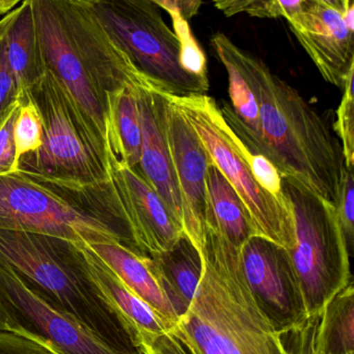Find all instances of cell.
<instances>
[{
    "instance_id": "17",
    "label": "cell",
    "mask_w": 354,
    "mask_h": 354,
    "mask_svg": "<svg viewBox=\"0 0 354 354\" xmlns=\"http://www.w3.org/2000/svg\"><path fill=\"white\" fill-rule=\"evenodd\" d=\"M6 50L17 97L22 99L46 68L28 0H22L8 12Z\"/></svg>"
},
{
    "instance_id": "20",
    "label": "cell",
    "mask_w": 354,
    "mask_h": 354,
    "mask_svg": "<svg viewBox=\"0 0 354 354\" xmlns=\"http://www.w3.org/2000/svg\"><path fill=\"white\" fill-rule=\"evenodd\" d=\"M206 196L205 221H212L230 243L241 248L257 235L240 196L213 163L208 167Z\"/></svg>"
},
{
    "instance_id": "13",
    "label": "cell",
    "mask_w": 354,
    "mask_h": 354,
    "mask_svg": "<svg viewBox=\"0 0 354 354\" xmlns=\"http://www.w3.org/2000/svg\"><path fill=\"white\" fill-rule=\"evenodd\" d=\"M168 97L166 120L183 206V230L201 253L206 214V179L211 158L195 131Z\"/></svg>"
},
{
    "instance_id": "29",
    "label": "cell",
    "mask_w": 354,
    "mask_h": 354,
    "mask_svg": "<svg viewBox=\"0 0 354 354\" xmlns=\"http://www.w3.org/2000/svg\"><path fill=\"white\" fill-rule=\"evenodd\" d=\"M0 354H60L51 346L33 337L10 330H0Z\"/></svg>"
},
{
    "instance_id": "24",
    "label": "cell",
    "mask_w": 354,
    "mask_h": 354,
    "mask_svg": "<svg viewBox=\"0 0 354 354\" xmlns=\"http://www.w3.org/2000/svg\"><path fill=\"white\" fill-rule=\"evenodd\" d=\"M43 120L31 99L30 93L21 99L20 107L14 124V140L17 160L37 151L43 143Z\"/></svg>"
},
{
    "instance_id": "14",
    "label": "cell",
    "mask_w": 354,
    "mask_h": 354,
    "mask_svg": "<svg viewBox=\"0 0 354 354\" xmlns=\"http://www.w3.org/2000/svg\"><path fill=\"white\" fill-rule=\"evenodd\" d=\"M288 22L324 80L343 89L354 72L353 28L344 16L305 0L301 12Z\"/></svg>"
},
{
    "instance_id": "8",
    "label": "cell",
    "mask_w": 354,
    "mask_h": 354,
    "mask_svg": "<svg viewBox=\"0 0 354 354\" xmlns=\"http://www.w3.org/2000/svg\"><path fill=\"white\" fill-rule=\"evenodd\" d=\"M98 20L135 68L176 97L207 95L209 82L183 70L180 43L152 0H89Z\"/></svg>"
},
{
    "instance_id": "3",
    "label": "cell",
    "mask_w": 354,
    "mask_h": 354,
    "mask_svg": "<svg viewBox=\"0 0 354 354\" xmlns=\"http://www.w3.org/2000/svg\"><path fill=\"white\" fill-rule=\"evenodd\" d=\"M44 64L106 139L107 93L148 80L114 43L89 0H28Z\"/></svg>"
},
{
    "instance_id": "27",
    "label": "cell",
    "mask_w": 354,
    "mask_h": 354,
    "mask_svg": "<svg viewBox=\"0 0 354 354\" xmlns=\"http://www.w3.org/2000/svg\"><path fill=\"white\" fill-rule=\"evenodd\" d=\"M21 99L12 102L0 116V176L19 170L14 140V124Z\"/></svg>"
},
{
    "instance_id": "9",
    "label": "cell",
    "mask_w": 354,
    "mask_h": 354,
    "mask_svg": "<svg viewBox=\"0 0 354 354\" xmlns=\"http://www.w3.org/2000/svg\"><path fill=\"white\" fill-rule=\"evenodd\" d=\"M0 229L39 233L76 245L118 243L145 255L128 229L19 171L0 176Z\"/></svg>"
},
{
    "instance_id": "12",
    "label": "cell",
    "mask_w": 354,
    "mask_h": 354,
    "mask_svg": "<svg viewBox=\"0 0 354 354\" xmlns=\"http://www.w3.org/2000/svg\"><path fill=\"white\" fill-rule=\"evenodd\" d=\"M108 176L139 248L148 256L172 248L183 227L157 192L136 169L114 157L107 147Z\"/></svg>"
},
{
    "instance_id": "36",
    "label": "cell",
    "mask_w": 354,
    "mask_h": 354,
    "mask_svg": "<svg viewBox=\"0 0 354 354\" xmlns=\"http://www.w3.org/2000/svg\"><path fill=\"white\" fill-rule=\"evenodd\" d=\"M0 16H3V15L1 14V12H0Z\"/></svg>"
},
{
    "instance_id": "10",
    "label": "cell",
    "mask_w": 354,
    "mask_h": 354,
    "mask_svg": "<svg viewBox=\"0 0 354 354\" xmlns=\"http://www.w3.org/2000/svg\"><path fill=\"white\" fill-rule=\"evenodd\" d=\"M0 314L6 330L39 339L60 354H123L49 305L15 270L2 263Z\"/></svg>"
},
{
    "instance_id": "23",
    "label": "cell",
    "mask_w": 354,
    "mask_h": 354,
    "mask_svg": "<svg viewBox=\"0 0 354 354\" xmlns=\"http://www.w3.org/2000/svg\"><path fill=\"white\" fill-rule=\"evenodd\" d=\"M305 0H213L214 6L227 17L247 14L263 19L285 18L291 20L297 16Z\"/></svg>"
},
{
    "instance_id": "26",
    "label": "cell",
    "mask_w": 354,
    "mask_h": 354,
    "mask_svg": "<svg viewBox=\"0 0 354 354\" xmlns=\"http://www.w3.org/2000/svg\"><path fill=\"white\" fill-rule=\"evenodd\" d=\"M354 72L349 75L343 87L342 100L337 109V118L334 131L342 147L345 167H354Z\"/></svg>"
},
{
    "instance_id": "30",
    "label": "cell",
    "mask_w": 354,
    "mask_h": 354,
    "mask_svg": "<svg viewBox=\"0 0 354 354\" xmlns=\"http://www.w3.org/2000/svg\"><path fill=\"white\" fill-rule=\"evenodd\" d=\"M8 24V12L0 19V116L12 102L18 100L14 79L6 57V35Z\"/></svg>"
},
{
    "instance_id": "5",
    "label": "cell",
    "mask_w": 354,
    "mask_h": 354,
    "mask_svg": "<svg viewBox=\"0 0 354 354\" xmlns=\"http://www.w3.org/2000/svg\"><path fill=\"white\" fill-rule=\"evenodd\" d=\"M43 120V143L19 160V172L51 189H108L107 143L53 73L46 68L29 89Z\"/></svg>"
},
{
    "instance_id": "28",
    "label": "cell",
    "mask_w": 354,
    "mask_h": 354,
    "mask_svg": "<svg viewBox=\"0 0 354 354\" xmlns=\"http://www.w3.org/2000/svg\"><path fill=\"white\" fill-rule=\"evenodd\" d=\"M339 222L344 233L347 249L353 256L354 243V176L353 169L345 167L336 203Z\"/></svg>"
},
{
    "instance_id": "15",
    "label": "cell",
    "mask_w": 354,
    "mask_h": 354,
    "mask_svg": "<svg viewBox=\"0 0 354 354\" xmlns=\"http://www.w3.org/2000/svg\"><path fill=\"white\" fill-rule=\"evenodd\" d=\"M137 97L141 153L136 170L157 192L183 227L182 199L168 141L166 93L150 81L139 87Z\"/></svg>"
},
{
    "instance_id": "18",
    "label": "cell",
    "mask_w": 354,
    "mask_h": 354,
    "mask_svg": "<svg viewBox=\"0 0 354 354\" xmlns=\"http://www.w3.org/2000/svg\"><path fill=\"white\" fill-rule=\"evenodd\" d=\"M87 268L100 290L116 308L137 335H159L168 332L172 326L137 297L87 245H79Z\"/></svg>"
},
{
    "instance_id": "1",
    "label": "cell",
    "mask_w": 354,
    "mask_h": 354,
    "mask_svg": "<svg viewBox=\"0 0 354 354\" xmlns=\"http://www.w3.org/2000/svg\"><path fill=\"white\" fill-rule=\"evenodd\" d=\"M202 276L193 301L164 334L150 339L157 354H291L249 288L240 248L206 220Z\"/></svg>"
},
{
    "instance_id": "11",
    "label": "cell",
    "mask_w": 354,
    "mask_h": 354,
    "mask_svg": "<svg viewBox=\"0 0 354 354\" xmlns=\"http://www.w3.org/2000/svg\"><path fill=\"white\" fill-rule=\"evenodd\" d=\"M240 255L249 288L281 334L309 319L288 249L254 235L240 248Z\"/></svg>"
},
{
    "instance_id": "34",
    "label": "cell",
    "mask_w": 354,
    "mask_h": 354,
    "mask_svg": "<svg viewBox=\"0 0 354 354\" xmlns=\"http://www.w3.org/2000/svg\"><path fill=\"white\" fill-rule=\"evenodd\" d=\"M22 0H0V12L2 15L8 14L10 10H14Z\"/></svg>"
},
{
    "instance_id": "25",
    "label": "cell",
    "mask_w": 354,
    "mask_h": 354,
    "mask_svg": "<svg viewBox=\"0 0 354 354\" xmlns=\"http://www.w3.org/2000/svg\"><path fill=\"white\" fill-rule=\"evenodd\" d=\"M168 15L172 17L174 32L180 43V64L183 70L200 80L209 82L205 53L193 37L186 19L177 12H170Z\"/></svg>"
},
{
    "instance_id": "7",
    "label": "cell",
    "mask_w": 354,
    "mask_h": 354,
    "mask_svg": "<svg viewBox=\"0 0 354 354\" xmlns=\"http://www.w3.org/2000/svg\"><path fill=\"white\" fill-rule=\"evenodd\" d=\"M168 95L197 133L212 163L240 196L257 235L291 249L295 235L288 201L278 199L258 183L249 149L229 126L215 100L207 95Z\"/></svg>"
},
{
    "instance_id": "33",
    "label": "cell",
    "mask_w": 354,
    "mask_h": 354,
    "mask_svg": "<svg viewBox=\"0 0 354 354\" xmlns=\"http://www.w3.org/2000/svg\"><path fill=\"white\" fill-rule=\"evenodd\" d=\"M311 1L332 8L342 16H345L351 6H353V0H311Z\"/></svg>"
},
{
    "instance_id": "31",
    "label": "cell",
    "mask_w": 354,
    "mask_h": 354,
    "mask_svg": "<svg viewBox=\"0 0 354 354\" xmlns=\"http://www.w3.org/2000/svg\"><path fill=\"white\" fill-rule=\"evenodd\" d=\"M319 316L309 318L282 335L291 354L316 353L315 337Z\"/></svg>"
},
{
    "instance_id": "22",
    "label": "cell",
    "mask_w": 354,
    "mask_h": 354,
    "mask_svg": "<svg viewBox=\"0 0 354 354\" xmlns=\"http://www.w3.org/2000/svg\"><path fill=\"white\" fill-rule=\"evenodd\" d=\"M315 347L317 354H354L353 281L320 314Z\"/></svg>"
},
{
    "instance_id": "6",
    "label": "cell",
    "mask_w": 354,
    "mask_h": 354,
    "mask_svg": "<svg viewBox=\"0 0 354 354\" xmlns=\"http://www.w3.org/2000/svg\"><path fill=\"white\" fill-rule=\"evenodd\" d=\"M282 187L294 224L295 243L288 252L308 316L315 317L353 282L351 256L334 204L294 177L283 176Z\"/></svg>"
},
{
    "instance_id": "32",
    "label": "cell",
    "mask_w": 354,
    "mask_h": 354,
    "mask_svg": "<svg viewBox=\"0 0 354 354\" xmlns=\"http://www.w3.org/2000/svg\"><path fill=\"white\" fill-rule=\"evenodd\" d=\"M159 8H163L166 12H177L183 18H193L199 12L203 0H152Z\"/></svg>"
},
{
    "instance_id": "19",
    "label": "cell",
    "mask_w": 354,
    "mask_h": 354,
    "mask_svg": "<svg viewBox=\"0 0 354 354\" xmlns=\"http://www.w3.org/2000/svg\"><path fill=\"white\" fill-rule=\"evenodd\" d=\"M127 85L107 93L106 102V143L114 157L133 169L141 161V128L139 108V87Z\"/></svg>"
},
{
    "instance_id": "4",
    "label": "cell",
    "mask_w": 354,
    "mask_h": 354,
    "mask_svg": "<svg viewBox=\"0 0 354 354\" xmlns=\"http://www.w3.org/2000/svg\"><path fill=\"white\" fill-rule=\"evenodd\" d=\"M0 263L118 353L143 354L135 330L96 284L79 245L39 233L0 229Z\"/></svg>"
},
{
    "instance_id": "21",
    "label": "cell",
    "mask_w": 354,
    "mask_h": 354,
    "mask_svg": "<svg viewBox=\"0 0 354 354\" xmlns=\"http://www.w3.org/2000/svg\"><path fill=\"white\" fill-rule=\"evenodd\" d=\"M149 257L159 270L172 301L184 313L202 276L203 264L199 250L183 231L172 248Z\"/></svg>"
},
{
    "instance_id": "2",
    "label": "cell",
    "mask_w": 354,
    "mask_h": 354,
    "mask_svg": "<svg viewBox=\"0 0 354 354\" xmlns=\"http://www.w3.org/2000/svg\"><path fill=\"white\" fill-rule=\"evenodd\" d=\"M214 51L233 60L251 84L260 107L266 157L283 176L294 177L336 206L345 168L336 134L317 110L267 64L218 32Z\"/></svg>"
},
{
    "instance_id": "35",
    "label": "cell",
    "mask_w": 354,
    "mask_h": 354,
    "mask_svg": "<svg viewBox=\"0 0 354 354\" xmlns=\"http://www.w3.org/2000/svg\"><path fill=\"white\" fill-rule=\"evenodd\" d=\"M0 330H6V322H4L1 314H0Z\"/></svg>"
},
{
    "instance_id": "16",
    "label": "cell",
    "mask_w": 354,
    "mask_h": 354,
    "mask_svg": "<svg viewBox=\"0 0 354 354\" xmlns=\"http://www.w3.org/2000/svg\"><path fill=\"white\" fill-rule=\"evenodd\" d=\"M91 251L152 309L170 326L178 322L182 311L172 301L153 260L118 243H95Z\"/></svg>"
}]
</instances>
